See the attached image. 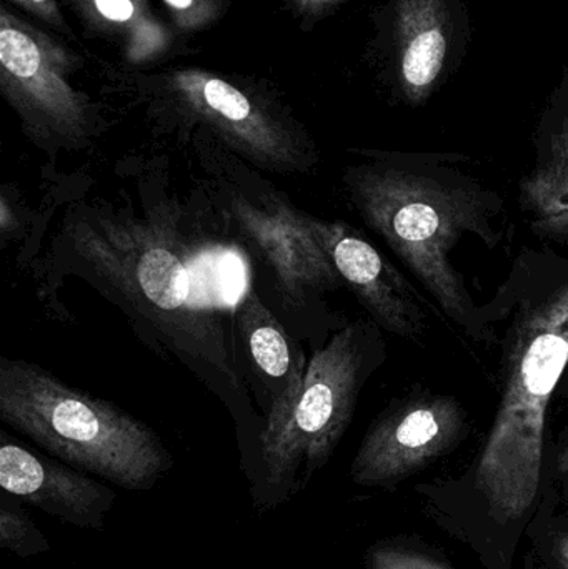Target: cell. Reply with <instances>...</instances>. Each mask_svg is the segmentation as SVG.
<instances>
[{
  "label": "cell",
  "instance_id": "cell-11",
  "mask_svg": "<svg viewBox=\"0 0 568 569\" xmlns=\"http://www.w3.org/2000/svg\"><path fill=\"white\" fill-rule=\"evenodd\" d=\"M193 109L246 159L273 172H306L313 163L309 150L280 120L242 90L219 77H186Z\"/></svg>",
  "mask_w": 568,
  "mask_h": 569
},
{
  "label": "cell",
  "instance_id": "cell-19",
  "mask_svg": "<svg viewBox=\"0 0 568 569\" xmlns=\"http://www.w3.org/2000/svg\"><path fill=\"white\" fill-rule=\"evenodd\" d=\"M568 368V367H567ZM560 383L568 385V373H564ZM557 395L562 398H568V387L557 388ZM549 478L556 480L562 490H568V423L562 431H560L559 440L554 447L552 453L549 458Z\"/></svg>",
  "mask_w": 568,
  "mask_h": 569
},
{
  "label": "cell",
  "instance_id": "cell-25",
  "mask_svg": "<svg viewBox=\"0 0 568 569\" xmlns=\"http://www.w3.org/2000/svg\"><path fill=\"white\" fill-rule=\"evenodd\" d=\"M560 490H562V488H560ZM562 493L568 498V490H562Z\"/></svg>",
  "mask_w": 568,
  "mask_h": 569
},
{
  "label": "cell",
  "instance_id": "cell-18",
  "mask_svg": "<svg viewBox=\"0 0 568 569\" xmlns=\"http://www.w3.org/2000/svg\"><path fill=\"white\" fill-rule=\"evenodd\" d=\"M0 548L19 558H33L50 550L49 540L37 528L19 498L3 491L0 498Z\"/></svg>",
  "mask_w": 568,
  "mask_h": 569
},
{
  "label": "cell",
  "instance_id": "cell-15",
  "mask_svg": "<svg viewBox=\"0 0 568 569\" xmlns=\"http://www.w3.org/2000/svg\"><path fill=\"white\" fill-rule=\"evenodd\" d=\"M519 202L532 220L568 213V163L534 167L520 182Z\"/></svg>",
  "mask_w": 568,
  "mask_h": 569
},
{
  "label": "cell",
  "instance_id": "cell-21",
  "mask_svg": "<svg viewBox=\"0 0 568 569\" xmlns=\"http://www.w3.org/2000/svg\"><path fill=\"white\" fill-rule=\"evenodd\" d=\"M96 7L112 22H127L133 16V3L130 0H96Z\"/></svg>",
  "mask_w": 568,
  "mask_h": 569
},
{
  "label": "cell",
  "instance_id": "cell-17",
  "mask_svg": "<svg viewBox=\"0 0 568 569\" xmlns=\"http://www.w3.org/2000/svg\"><path fill=\"white\" fill-rule=\"evenodd\" d=\"M366 569H457L422 540L393 537L370 545L363 558Z\"/></svg>",
  "mask_w": 568,
  "mask_h": 569
},
{
  "label": "cell",
  "instance_id": "cell-1",
  "mask_svg": "<svg viewBox=\"0 0 568 569\" xmlns=\"http://www.w3.org/2000/svg\"><path fill=\"white\" fill-rule=\"evenodd\" d=\"M499 405L476 460L459 477L416 488L423 515L486 569H517L549 483L547 417L568 367V257L524 247L500 284Z\"/></svg>",
  "mask_w": 568,
  "mask_h": 569
},
{
  "label": "cell",
  "instance_id": "cell-7",
  "mask_svg": "<svg viewBox=\"0 0 568 569\" xmlns=\"http://www.w3.org/2000/svg\"><path fill=\"white\" fill-rule=\"evenodd\" d=\"M470 430L469 413L457 398L417 391L372 421L353 458L350 478L359 487L393 490L452 453Z\"/></svg>",
  "mask_w": 568,
  "mask_h": 569
},
{
  "label": "cell",
  "instance_id": "cell-9",
  "mask_svg": "<svg viewBox=\"0 0 568 569\" xmlns=\"http://www.w3.org/2000/svg\"><path fill=\"white\" fill-rule=\"evenodd\" d=\"M232 210L240 233L267 263L290 307H302L313 295L342 287L317 232L316 217L280 200L256 206L243 197L233 200Z\"/></svg>",
  "mask_w": 568,
  "mask_h": 569
},
{
  "label": "cell",
  "instance_id": "cell-3",
  "mask_svg": "<svg viewBox=\"0 0 568 569\" xmlns=\"http://www.w3.org/2000/svg\"><path fill=\"white\" fill-rule=\"evenodd\" d=\"M0 418L63 463L127 491L152 490L172 468L149 425L30 361L0 358Z\"/></svg>",
  "mask_w": 568,
  "mask_h": 569
},
{
  "label": "cell",
  "instance_id": "cell-23",
  "mask_svg": "<svg viewBox=\"0 0 568 569\" xmlns=\"http://www.w3.org/2000/svg\"><path fill=\"white\" fill-rule=\"evenodd\" d=\"M22 2L47 3L50 2V0H22Z\"/></svg>",
  "mask_w": 568,
  "mask_h": 569
},
{
  "label": "cell",
  "instance_id": "cell-14",
  "mask_svg": "<svg viewBox=\"0 0 568 569\" xmlns=\"http://www.w3.org/2000/svg\"><path fill=\"white\" fill-rule=\"evenodd\" d=\"M522 548L520 569H568V498L552 478Z\"/></svg>",
  "mask_w": 568,
  "mask_h": 569
},
{
  "label": "cell",
  "instance_id": "cell-2",
  "mask_svg": "<svg viewBox=\"0 0 568 569\" xmlns=\"http://www.w3.org/2000/svg\"><path fill=\"white\" fill-rule=\"evenodd\" d=\"M372 157L343 173L353 209L467 337L497 343L507 313L502 295L497 290L490 303H476L454 252L466 237L489 250L502 243V197L460 169L467 157L459 153Z\"/></svg>",
  "mask_w": 568,
  "mask_h": 569
},
{
  "label": "cell",
  "instance_id": "cell-16",
  "mask_svg": "<svg viewBox=\"0 0 568 569\" xmlns=\"http://www.w3.org/2000/svg\"><path fill=\"white\" fill-rule=\"evenodd\" d=\"M534 143L536 166L568 163V69L544 109Z\"/></svg>",
  "mask_w": 568,
  "mask_h": 569
},
{
  "label": "cell",
  "instance_id": "cell-8",
  "mask_svg": "<svg viewBox=\"0 0 568 569\" xmlns=\"http://www.w3.org/2000/svg\"><path fill=\"white\" fill-rule=\"evenodd\" d=\"M2 87L27 126L42 139L80 146L89 136L86 103L62 79L49 43L9 13L0 23Z\"/></svg>",
  "mask_w": 568,
  "mask_h": 569
},
{
  "label": "cell",
  "instance_id": "cell-6",
  "mask_svg": "<svg viewBox=\"0 0 568 569\" xmlns=\"http://www.w3.org/2000/svg\"><path fill=\"white\" fill-rule=\"evenodd\" d=\"M373 22L382 79L410 107L426 106L452 79L472 42L464 0H387Z\"/></svg>",
  "mask_w": 568,
  "mask_h": 569
},
{
  "label": "cell",
  "instance_id": "cell-20",
  "mask_svg": "<svg viewBox=\"0 0 568 569\" xmlns=\"http://www.w3.org/2000/svg\"><path fill=\"white\" fill-rule=\"evenodd\" d=\"M529 227L534 236L540 237L546 242L568 247V213L549 217V219L530 220Z\"/></svg>",
  "mask_w": 568,
  "mask_h": 569
},
{
  "label": "cell",
  "instance_id": "cell-10",
  "mask_svg": "<svg viewBox=\"0 0 568 569\" xmlns=\"http://www.w3.org/2000/svg\"><path fill=\"white\" fill-rule=\"evenodd\" d=\"M316 227L340 279L373 323L406 340L423 337L427 315L406 277L347 223L316 219Z\"/></svg>",
  "mask_w": 568,
  "mask_h": 569
},
{
  "label": "cell",
  "instance_id": "cell-22",
  "mask_svg": "<svg viewBox=\"0 0 568 569\" xmlns=\"http://www.w3.org/2000/svg\"><path fill=\"white\" fill-rule=\"evenodd\" d=\"M166 2L169 3L172 9L177 10H186L192 6V0H166Z\"/></svg>",
  "mask_w": 568,
  "mask_h": 569
},
{
  "label": "cell",
  "instance_id": "cell-4",
  "mask_svg": "<svg viewBox=\"0 0 568 569\" xmlns=\"http://www.w3.org/2000/svg\"><path fill=\"white\" fill-rule=\"evenodd\" d=\"M373 325L360 320L333 333L273 398L260 440L267 503L306 488L349 430L360 391L383 355Z\"/></svg>",
  "mask_w": 568,
  "mask_h": 569
},
{
  "label": "cell",
  "instance_id": "cell-12",
  "mask_svg": "<svg viewBox=\"0 0 568 569\" xmlns=\"http://www.w3.org/2000/svg\"><path fill=\"white\" fill-rule=\"evenodd\" d=\"M0 487L20 501L83 530H102L117 498L116 491L83 471L33 453L7 433H2L0 443Z\"/></svg>",
  "mask_w": 568,
  "mask_h": 569
},
{
  "label": "cell",
  "instance_id": "cell-13",
  "mask_svg": "<svg viewBox=\"0 0 568 569\" xmlns=\"http://www.w3.org/2000/svg\"><path fill=\"white\" fill-rule=\"evenodd\" d=\"M237 321L257 373L269 381L273 398L289 383L303 358L293 360V345L259 295L247 290L237 305Z\"/></svg>",
  "mask_w": 568,
  "mask_h": 569
},
{
  "label": "cell",
  "instance_id": "cell-5",
  "mask_svg": "<svg viewBox=\"0 0 568 569\" xmlns=\"http://www.w3.org/2000/svg\"><path fill=\"white\" fill-rule=\"evenodd\" d=\"M70 237L97 279L130 310L162 331L180 353L236 383L220 321L197 305L189 270L163 233L150 223L106 217L77 220Z\"/></svg>",
  "mask_w": 568,
  "mask_h": 569
},
{
  "label": "cell",
  "instance_id": "cell-24",
  "mask_svg": "<svg viewBox=\"0 0 568 569\" xmlns=\"http://www.w3.org/2000/svg\"><path fill=\"white\" fill-rule=\"evenodd\" d=\"M316 2H326V3H330V2H339V0H316Z\"/></svg>",
  "mask_w": 568,
  "mask_h": 569
}]
</instances>
